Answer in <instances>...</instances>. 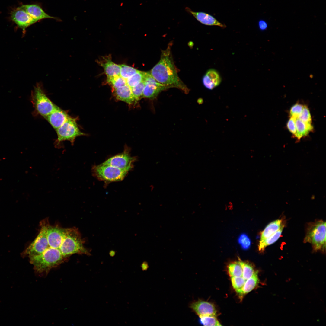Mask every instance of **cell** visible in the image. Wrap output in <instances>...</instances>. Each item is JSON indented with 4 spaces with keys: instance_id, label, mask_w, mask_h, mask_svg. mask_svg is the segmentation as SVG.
I'll return each mask as SVG.
<instances>
[{
    "instance_id": "obj_1",
    "label": "cell",
    "mask_w": 326,
    "mask_h": 326,
    "mask_svg": "<svg viewBox=\"0 0 326 326\" xmlns=\"http://www.w3.org/2000/svg\"><path fill=\"white\" fill-rule=\"evenodd\" d=\"M40 226L38 235L24 251V256L42 254L65 260L73 254H90L77 228L53 225L46 219L41 221Z\"/></svg>"
},
{
    "instance_id": "obj_2",
    "label": "cell",
    "mask_w": 326,
    "mask_h": 326,
    "mask_svg": "<svg viewBox=\"0 0 326 326\" xmlns=\"http://www.w3.org/2000/svg\"><path fill=\"white\" fill-rule=\"evenodd\" d=\"M171 45L162 50L160 59L152 68L150 74L159 83L170 88H175L187 94L189 89L179 77L172 57Z\"/></svg>"
},
{
    "instance_id": "obj_3",
    "label": "cell",
    "mask_w": 326,
    "mask_h": 326,
    "mask_svg": "<svg viewBox=\"0 0 326 326\" xmlns=\"http://www.w3.org/2000/svg\"><path fill=\"white\" fill-rule=\"evenodd\" d=\"M304 242L311 244L315 251H325V222L320 220L310 223L307 228Z\"/></svg>"
},
{
    "instance_id": "obj_4",
    "label": "cell",
    "mask_w": 326,
    "mask_h": 326,
    "mask_svg": "<svg viewBox=\"0 0 326 326\" xmlns=\"http://www.w3.org/2000/svg\"><path fill=\"white\" fill-rule=\"evenodd\" d=\"M34 110V115H40L45 118L57 107L47 96L41 85L38 84L34 87L31 96Z\"/></svg>"
},
{
    "instance_id": "obj_5",
    "label": "cell",
    "mask_w": 326,
    "mask_h": 326,
    "mask_svg": "<svg viewBox=\"0 0 326 326\" xmlns=\"http://www.w3.org/2000/svg\"><path fill=\"white\" fill-rule=\"evenodd\" d=\"M78 119L77 117L70 116L61 126L56 130L57 138L54 145L56 147L60 148L62 143L65 141L70 142L72 145H73L77 137L86 135L80 130L77 123Z\"/></svg>"
},
{
    "instance_id": "obj_6",
    "label": "cell",
    "mask_w": 326,
    "mask_h": 326,
    "mask_svg": "<svg viewBox=\"0 0 326 326\" xmlns=\"http://www.w3.org/2000/svg\"><path fill=\"white\" fill-rule=\"evenodd\" d=\"M92 172L95 177L106 183L121 181L125 178L128 172L103 163L94 166L92 168Z\"/></svg>"
},
{
    "instance_id": "obj_7",
    "label": "cell",
    "mask_w": 326,
    "mask_h": 326,
    "mask_svg": "<svg viewBox=\"0 0 326 326\" xmlns=\"http://www.w3.org/2000/svg\"><path fill=\"white\" fill-rule=\"evenodd\" d=\"M143 81L145 82V86L142 98L155 99L161 92L170 88L168 86L157 82L149 73L144 72Z\"/></svg>"
},
{
    "instance_id": "obj_8",
    "label": "cell",
    "mask_w": 326,
    "mask_h": 326,
    "mask_svg": "<svg viewBox=\"0 0 326 326\" xmlns=\"http://www.w3.org/2000/svg\"><path fill=\"white\" fill-rule=\"evenodd\" d=\"M136 160L130 154L128 149L125 148L123 152L110 158L103 163L128 172L133 168Z\"/></svg>"
},
{
    "instance_id": "obj_9",
    "label": "cell",
    "mask_w": 326,
    "mask_h": 326,
    "mask_svg": "<svg viewBox=\"0 0 326 326\" xmlns=\"http://www.w3.org/2000/svg\"><path fill=\"white\" fill-rule=\"evenodd\" d=\"M11 17L18 26L23 30L37 22L21 6L15 8L12 11Z\"/></svg>"
},
{
    "instance_id": "obj_10",
    "label": "cell",
    "mask_w": 326,
    "mask_h": 326,
    "mask_svg": "<svg viewBox=\"0 0 326 326\" xmlns=\"http://www.w3.org/2000/svg\"><path fill=\"white\" fill-rule=\"evenodd\" d=\"M189 307L199 316L217 315V311L215 306L208 302L199 300L192 302Z\"/></svg>"
},
{
    "instance_id": "obj_11",
    "label": "cell",
    "mask_w": 326,
    "mask_h": 326,
    "mask_svg": "<svg viewBox=\"0 0 326 326\" xmlns=\"http://www.w3.org/2000/svg\"><path fill=\"white\" fill-rule=\"evenodd\" d=\"M67 111L57 106L45 118L55 130L61 126L70 117Z\"/></svg>"
},
{
    "instance_id": "obj_12",
    "label": "cell",
    "mask_w": 326,
    "mask_h": 326,
    "mask_svg": "<svg viewBox=\"0 0 326 326\" xmlns=\"http://www.w3.org/2000/svg\"><path fill=\"white\" fill-rule=\"evenodd\" d=\"M187 12H189L202 24L209 26H217L222 28H225L226 26L218 21L211 15L202 12H194L188 8H186Z\"/></svg>"
},
{
    "instance_id": "obj_13",
    "label": "cell",
    "mask_w": 326,
    "mask_h": 326,
    "mask_svg": "<svg viewBox=\"0 0 326 326\" xmlns=\"http://www.w3.org/2000/svg\"><path fill=\"white\" fill-rule=\"evenodd\" d=\"M222 78L219 72L214 69L208 70L203 76L202 82L207 89L212 90L219 86L221 83Z\"/></svg>"
},
{
    "instance_id": "obj_14",
    "label": "cell",
    "mask_w": 326,
    "mask_h": 326,
    "mask_svg": "<svg viewBox=\"0 0 326 326\" xmlns=\"http://www.w3.org/2000/svg\"><path fill=\"white\" fill-rule=\"evenodd\" d=\"M21 6L33 18L37 21L45 18L56 19V18L46 14L40 6L37 5H25Z\"/></svg>"
},
{
    "instance_id": "obj_15",
    "label": "cell",
    "mask_w": 326,
    "mask_h": 326,
    "mask_svg": "<svg viewBox=\"0 0 326 326\" xmlns=\"http://www.w3.org/2000/svg\"><path fill=\"white\" fill-rule=\"evenodd\" d=\"M104 69L107 77L120 75V65L113 62L109 57H103V59L98 62Z\"/></svg>"
},
{
    "instance_id": "obj_16",
    "label": "cell",
    "mask_w": 326,
    "mask_h": 326,
    "mask_svg": "<svg viewBox=\"0 0 326 326\" xmlns=\"http://www.w3.org/2000/svg\"><path fill=\"white\" fill-rule=\"evenodd\" d=\"M113 90L117 99L129 104L135 101L131 88L127 84Z\"/></svg>"
},
{
    "instance_id": "obj_17",
    "label": "cell",
    "mask_w": 326,
    "mask_h": 326,
    "mask_svg": "<svg viewBox=\"0 0 326 326\" xmlns=\"http://www.w3.org/2000/svg\"><path fill=\"white\" fill-rule=\"evenodd\" d=\"M259 283L258 272L257 271L252 277L246 280L242 288L237 293L241 298L244 295L254 289L258 285Z\"/></svg>"
},
{
    "instance_id": "obj_18",
    "label": "cell",
    "mask_w": 326,
    "mask_h": 326,
    "mask_svg": "<svg viewBox=\"0 0 326 326\" xmlns=\"http://www.w3.org/2000/svg\"><path fill=\"white\" fill-rule=\"evenodd\" d=\"M296 133L295 137L299 141L302 138L307 136L313 130L311 124L306 123L298 117L295 120Z\"/></svg>"
},
{
    "instance_id": "obj_19",
    "label": "cell",
    "mask_w": 326,
    "mask_h": 326,
    "mask_svg": "<svg viewBox=\"0 0 326 326\" xmlns=\"http://www.w3.org/2000/svg\"><path fill=\"white\" fill-rule=\"evenodd\" d=\"M283 226H284V224L282 219H278L271 222L261 232L260 240L271 236Z\"/></svg>"
},
{
    "instance_id": "obj_20",
    "label": "cell",
    "mask_w": 326,
    "mask_h": 326,
    "mask_svg": "<svg viewBox=\"0 0 326 326\" xmlns=\"http://www.w3.org/2000/svg\"><path fill=\"white\" fill-rule=\"evenodd\" d=\"M284 226L282 227L276 232L269 237L260 240L258 245L259 251H263L268 246L273 244L276 241L280 236Z\"/></svg>"
},
{
    "instance_id": "obj_21",
    "label": "cell",
    "mask_w": 326,
    "mask_h": 326,
    "mask_svg": "<svg viewBox=\"0 0 326 326\" xmlns=\"http://www.w3.org/2000/svg\"><path fill=\"white\" fill-rule=\"evenodd\" d=\"M107 82L113 90L127 84L126 80L120 75L107 77Z\"/></svg>"
},
{
    "instance_id": "obj_22",
    "label": "cell",
    "mask_w": 326,
    "mask_h": 326,
    "mask_svg": "<svg viewBox=\"0 0 326 326\" xmlns=\"http://www.w3.org/2000/svg\"><path fill=\"white\" fill-rule=\"evenodd\" d=\"M228 271L230 277L242 276V269L238 261L230 264L228 267Z\"/></svg>"
},
{
    "instance_id": "obj_23",
    "label": "cell",
    "mask_w": 326,
    "mask_h": 326,
    "mask_svg": "<svg viewBox=\"0 0 326 326\" xmlns=\"http://www.w3.org/2000/svg\"><path fill=\"white\" fill-rule=\"evenodd\" d=\"M238 262L242 269V277L246 280L252 277L257 271L252 266L248 263L241 260Z\"/></svg>"
},
{
    "instance_id": "obj_24",
    "label": "cell",
    "mask_w": 326,
    "mask_h": 326,
    "mask_svg": "<svg viewBox=\"0 0 326 326\" xmlns=\"http://www.w3.org/2000/svg\"><path fill=\"white\" fill-rule=\"evenodd\" d=\"M200 317V324L204 326H221L216 318L214 315H206Z\"/></svg>"
},
{
    "instance_id": "obj_25",
    "label": "cell",
    "mask_w": 326,
    "mask_h": 326,
    "mask_svg": "<svg viewBox=\"0 0 326 326\" xmlns=\"http://www.w3.org/2000/svg\"><path fill=\"white\" fill-rule=\"evenodd\" d=\"M144 72L139 71L126 79V83L131 88L138 85L143 81Z\"/></svg>"
},
{
    "instance_id": "obj_26",
    "label": "cell",
    "mask_w": 326,
    "mask_h": 326,
    "mask_svg": "<svg viewBox=\"0 0 326 326\" xmlns=\"http://www.w3.org/2000/svg\"><path fill=\"white\" fill-rule=\"evenodd\" d=\"M120 75L126 80L139 71L133 67L126 65L122 64L120 65Z\"/></svg>"
},
{
    "instance_id": "obj_27",
    "label": "cell",
    "mask_w": 326,
    "mask_h": 326,
    "mask_svg": "<svg viewBox=\"0 0 326 326\" xmlns=\"http://www.w3.org/2000/svg\"><path fill=\"white\" fill-rule=\"evenodd\" d=\"M145 86V82L142 81L137 85L131 88L132 93L135 102H137L142 98Z\"/></svg>"
},
{
    "instance_id": "obj_28",
    "label": "cell",
    "mask_w": 326,
    "mask_h": 326,
    "mask_svg": "<svg viewBox=\"0 0 326 326\" xmlns=\"http://www.w3.org/2000/svg\"><path fill=\"white\" fill-rule=\"evenodd\" d=\"M231 280L232 287L236 292L242 288L246 281L242 276L232 277Z\"/></svg>"
},
{
    "instance_id": "obj_29",
    "label": "cell",
    "mask_w": 326,
    "mask_h": 326,
    "mask_svg": "<svg viewBox=\"0 0 326 326\" xmlns=\"http://www.w3.org/2000/svg\"><path fill=\"white\" fill-rule=\"evenodd\" d=\"M298 118L302 121L307 123L311 124L312 118L308 108L304 106Z\"/></svg>"
},
{
    "instance_id": "obj_30",
    "label": "cell",
    "mask_w": 326,
    "mask_h": 326,
    "mask_svg": "<svg viewBox=\"0 0 326 326\" xmlns=\"http://www.w3.org/2000/svg\"><path fill=\"white\" fill-rule=\"evenodd\" d=\"M302 104L296 103L293 105L290 110V117L297 118L301 113L303 107Z\"/></svg>"
},
{
    "instance_id": "obj_31",
    "label": "cell",
    "mask_w": 326,
    "mask_h": 326,
    "mask_svg": "<svg viewBox=\"0 0 326 326\" xmlns=\"http://www.w3.org/2000/svg\"><path fill=\"white\" fill-rule=\"evenodd\" d=\"M238 241L242 247L244 249H248L251 245L250 239L245 234H242L239 236Z\"/></svg>"
},
{
    "instance_id": "obj_32",
    "label": "cell",
    "mask_w": 326,
    "mask_h": 326,
    "mask_svg": "<svg viewBox=\"0 0 326 326\" xmlns=\"http://www.w3.org/2000/svg\"><path fill=\"white\" fill-rule=\"evenodd\" d=\"M296 118L294 117H290V118L287 122V125L288 129L294 136L296 133Z\"/></svg>"
},
{
    "instance_id": "obj_33",
    "label": "cell",
    "mask_w": 326,
    "mask_h": 326,
    "mask_svg": "<svg viewBox=\"0 0 326 326\" xmlns=\"http://www.w3.org/2000/svg\"><path fill=\"white\" fill-rule=\"evenodd\" d=\"M258 25L259 29L262 31L265 30L268 26L267 22L263 20H260L259 21Z\"/></svg>"
},
{
    "instance_id": "obj_34",
    "label": "cell",
    "mask_w": 326,
    "mask_h": 326,
    "mask_svg": "<svg viewBox=\"0 0 326 326\" xmlns=\"http://www.w3.org/2000/svg\"><path fill=\"white\" fill-rule=\"evenodd\" d=\"M115 251L113 250H111L109 253V254L112 257L114 256V255H115Z\"/></svg>"
}]
</instances>
